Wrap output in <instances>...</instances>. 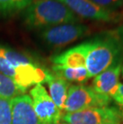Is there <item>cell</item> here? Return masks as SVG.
I'll return each mask as SVG.
<instances>
[{"instance_id": "10", "label": "cell", "mask_w": 123, "mask_h": 124, "mask_svg": "<svg viewBox=\"0 0 123 124\" xmlns=\"http://www.w3.org/2000/svg\"><path fill=\"white\" fill-rule=\"evenodd\" d=\"M11 124H41L33 107L29 94L15 97L11 101Z\"/></svg>"}, {"instance_id": "15", "label": "cell", "mask_w": 123, "mask_h": 124, "mask_svg": "<svg viewBox=\"0 0 123 124\" xmlns=\"http://www.w3.org/2000/svg\"><path fill=\"white\" fill-rule=\"evenodd\" d=\"M35 0H0V13L10 15L25 10Z\"/></svg>"}, {"instance_id": "9", "label": "cell", "mask_w": 123, "mask_h": 124, "mask_svg": "<svg viewBox=\"0 0 123 124\" xmlns=\"http://www.w3.org/2000/svg\"><path fill=\"white\" fill-rule=\"evenodd\" d=\"M122 62L117 63L103 71L95 77L92 82V87L97 93L101 95L113 97L120 86V75L122 74Z\"/></svg>"}, {"instance_id": "1", "label": "cell", "mask_w": 123, "mask_h": 124, "mask_svg": "<svg viewBox=\"0 0 123 124\" xmlns=\"http://www.w3.org/2000/svg\"><path fill=\"white\" fill-rule=\"evenodd\" d=\"M47 70L28 55L0 44V72L21 88L45 83Z\"/></svg>"}, {"instance_id": "18", "label": "cell", "mask_w": 123, "mask_h": 124, "mask_svg": "<svg viewBox=\"0 0 123 124\" xmlns=\"http://www.w3.org/2000/svg\"><path fill=\"white\" fill-rule=\"evenodd\" d=\"M122 75L123 77V65L122 67ZM112 99H114L119 106L123 107V83H120L119 88L117 90V91L116 92V94L112 97Z\"/></svg>"}, {"instance_id": "19", "label": "cell", "mask_w": 123, "mask_h": 124, "mask_svg": "<svg viewBox=\"0 0 123 124\" xmlns=\"http://www.w3.org/2000/svg\"><path fill=\"white\" fill-rule=\"evenodd\" d=\"M116 34H117V35L118 36V38L120 39V41H121L122 46H123V24L117 28Z\"/></svg>"}, {"instance_id": "5", "label": "cell", "mask_w": 123, "mask_h": 124, "mask_svg": "<svg viewBox=\"0 0 123 124\" xmlns=\"http://www.w3.org/2000/svg\"><path fill=\"white\" fill-rule=\"evenodd\" d=\"M110 102L111 98L97 93L91 86L71 85L68 90L64 110L72 113L90 107H108Z\"/></svg>"}, {"instance_id": "12", "label": "cell", "mask_w": 123, "mask_h": 124, "mask_svg": "<svg viewBox=\"0 0 123 124\" xmlns=\"http://www.w3.org/2000/svg\"><path fill=\"white\" fill-rule=\"evenodd\" d=\"M45 83L47 84L50 96L52 100L60 110H64L68 90L70 86L69 82L53 71L48 70L46 72Z\"/></svg>"}, {"instance_id": "13", "label": "cell", "mask_w": 123, "mask_h": 124, "mask_svg": "<svg viewBox=\"0 0 123 124\" xmlns=\"http://www.w3.org/2000/svg\"><path fill=\"white\" fill-rule=\"evenodd\" d=\"M52 71L61 76L67 82H71V83H82L86 82L90 78L86 67L67 68L53 66Z\"/></svg>"}, {"instance_id": "4", "label": "cell", "mask_w": 123, "mask_h": 124, "mask_svg": "<svg viewBox=\"0 0 123 124\" xmlns=\"http://www.w3.org/2000/svg\"><path fill=\"white\" fill-rule=\"evenodd\" d=\"M90 33V29L79 23H66L42 30L39 38L51 48L60 49L82 39Z\"/></svg>"}, {"instance_id": "2", "label": "cell", "mask_w": 123, "mask_h": 124, "mask_svg": "<svg viewBox=\"0 0 123 124\" xmlns=\"http://www.w3.org/2000/svg\"><path fill=\"white\" fill-rule=\"evenodd\" d=\"M22 21L30 30H44L66 23H79L80 18L58 0H35L23 10Z\"/></svg>"}, {"instance_id": "8", "label": "cell", "mask_w": 123, "mask_h": 124, "mask_svg": "<svg viewBox=\"0 0 123 124\" xmlns=\"http://www.w3.org/2000/svg\"><path fill=\"white\" fill-rule=\"evenodd\" d=\"M78 17L101 22H110L116 18L115 12L98 7L91 0H58Z\"/></svg>"}, {"instance_id": "14", "label": "cell", "mask_w": 123, "mask_h": 124, "mask_svg": "<svg viewBox=\"0 0 123 124\" xmlns=\"http://www.w3.org/2000/svg\"><path fill=\"white\" fill-rule=\"evenodd\" d=\"M26 90L21 88L11 78L0 72V97L13 99L24 94Z\"/></svg>"}, {"instance_id": "17", "label": "cell", "mask_w": 123, "mask_h": 124, "mask_svg": "<svg viewBox=\"0 0 123 124\" xmlns=\"http://www.w3.org/2000/svg\"><path fill=\"white\" fill-rule=\"evenodd\" d=\"M98 7L109 11L115 12L123 6V0H91Z\"/></svg>"}, {"instance_id": "21", "label": "cell", "mask_w": 123, "mask_h": 124, "mask_svg": "<svg viewBox=\"0 0 123 124\" xmlns=\"http://www.w3.org/2000/svg\"><path fill=\"white\" fill-rule=\"evenodd\" d=\"M121 124H122V123H121Z\"/></svg>"}, {"instance_id": "20", "label": "cell", "mask_w": 123, "mask_h": 124, "mask_svg": "<svg viewBox=\"0 0 123 124\" xmlns=\"http://www.w3.org/2000/svg\"><path fill=\"white\" fill-rule=\"evenodd\" d=\"M57 124H67L66 123H57Z\"/></svg>"}, {"instance_id": "3", "label": "cell", "mask_w": 123, "mask_h": 124, "mask_svg": "<svg viewBox=\"0 0 123 124\" xmlns=\"http://www.w3.org/2000/svg\"><path fill=\"white\" fill-rule=\"evenodd\" d=\"M86 43V67L90 78L122 62L123 46L117 34H103Z\"/></svg>"}, {"instance_id": "7", "label": "cell", "mask_w": 123, "mask_h": 124, "mask_svg": "<svg viewBox=\"0 0 123 124\" xmlns=\"http://www.w3.org/2000/svg\"><path fill=\"white\" fill-rule=\"evenodd\" d=\"M35 112L41 124H57L62 118V110L58 107L42 84L30 91Z\"/></svg>"}, {"instance_id": "6", "label": "cell", "mask_w": 123, "mask_h": 124, "mask_svg": "<svg viewBox=\"0 0 123 124\" xmlns=\"http://www.w3.org/2000/svg\"><path fill=\"white\" fill-rule=\"evenodd\" d=\"M122 114L114 107H90L66 113L62 119L67 124H121Z\"/></svg>"}, {"instance_id": "16", "label": "cell", "mask_w": 123, "mask_h": 124, "mask_svg": "<svg viewBox=\"0 0 123 124\" xmlns=\"http://www.w3.org/2000/svg\"><path fill=\"white\" fill-rule=\"evenodd\" d=\"M12 99L0 97V124H11Z\"/></svg>"}, {"instance_id": "11", "label": "cell", "mask_w": 123, "mask_h": 124, "mask_svg": "<svg viewBox=\"0 0 123 124\" xmlns=\"http://www.w3.org/2000/svg\"><path fill=\"white\" fill-rule=\"evenodd\" d=\"M87 43L84 42L51 58L53 66L67 68L86 67Z\"/></svg>"}]
</instances>
